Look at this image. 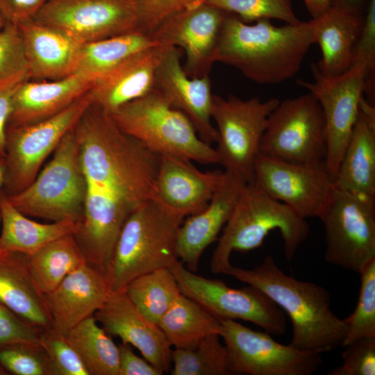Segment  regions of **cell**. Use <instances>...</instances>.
Here are the masks:
<instances>
[{
	"mask_svg": "<svg viewBox=\"0 0 375 375\" xmlns=\"http://www.w3.org/2000/svg\"><path fill=\"white\" fill-rule=\"evenodd\" d=\"M88 182L112 187L138 204L156 199L160 156L90 104L73 128Z\"/></svg>",
	"mask_w": 375,
	"mask_h": 375,
	"instance_id": "obj_1",
	"label": "cell"
},
{
	"mask_svg": "<svg viewBox=\"0 0 375 375\" xmlns=\"http://www.w3.org/2000/svg\"><path fill=\"white\" fill-rule=\"evenodd\" d=\"M313 44L311 21L276 26L269 19L251 24L227 13L215 59L256 83L278 84L299 72Z\"/></svg>",
	"mask_w": 375,
	"mask_h": 375,
	"instance_id": "obj_2",
	"label": "cell"
},
{
	"mask_svg": "<svg viewBox=\"0 0 375 375\" xmlns=\"http://www.w3.org/2000/svg\"><path fill=\"white\" fill-rule=\"evenodd\" d=\"M223 274L261 290L288 315L290 346L322 353L342 345L347 326L331 310V295L324 287L287 275L272 256L253 269L230 265Z\"/></svg>",
	"mask_w": 375,
	"mask_h": 375,
	"instance_id": "obj_3",
	"label": "cell"
},
{
	"mask_svg": "<svg viewBox=\"0 0 375 375\" xmlns=\"http://www.w3.org/2000/svg\"><path fill=\"white\" fill-rule=\"evenodd\" d=\"M274 230L281 233L288 260L292 259L310 231L306 219L269 196L253 182L248 183L218 238L210 260L211 272L223 274L231 265L232 252L258 248Z\"/></svg>",
	"mask_w": 375,
	"mask_h": 375,
	"instance_id": "obj_4",
	"label": "cell"
},
{
	"mask_svg": "<svg viewBox=\"0 0 375 375\" xmlns=\"http://www.w3.org/2000/svg\"><path fill=\"white\" fill-rule=\"evenodd\" d=\"M183 220L156 199L135 210L114 250L107 275L110 292L124 290L134 278L179 261L177 239Z\"/></svg>",
	"mask_w": 375,
	"mask_h": 375,
	"instance_id": "obj_5",
	"label": "cell"
},
{
	"mask_svg": "<svg viewBox=\"0 0 375 375\" xmlns=\"http://www.w3.org/2000/svg\"><path fill=\"white\" fill-rule=\"evenodd\" d=\"M109 115L120 130L158 156H174L206 165L219 163L216 149L155 89Z\"/></svg>",
	"mask_w": 375,
	"mask_h": 375,
	"instance_id": "obj_6",
	"label": "cell"
},
{
	"mask_svg": "<svg viewBox=\"0 0 375 375\" xmlns=\"http://www.w3.org/2000/svg\"><path fill=\"white\" fill-rule=\"evenodd\" d=\"M88 183L73 129L67 133L34 180L8 201L26 216L50 222L78 224L83 213Z\"/></svg>",
	"mask_w": 375,
	"mask_h": 375,
	"instance_id": "obj_7",
	"label": "cell"
},
{
	"mask_svg": "<svg viewBox=\"0 0 375 375\" xmlns=\"http://www.w3.org/2000/svg\"><path fill=\"white\" fill-rule=\"evenodd\" d=\"M317 217L327 262L360 274L375 259V199L334 187Z\"/></svg>",
	"mask_w": 375,
	"mask_h": 375,
	"instance_id": "obj_8",
	"label": "cell"
},
{
	"mask_svg": "<svg viewBox=\"0 0 375 375\" xmlns=\"http://www.w3.org/2000/svg\"><path fill=\"white\" fill-rule=\"evenodd\" d=\"M92 103L90 91L59 113L46 119L21 126H7L5 171L1 191L11 196L34 180L46 159L65 135L73 129Z\"/></svg>",
	"mask_w": 375,
	"mask_h": 375,
	"instance_id": "obj_9",
	"label": "cell"
},
{
	"mask_svg": "<svg viewBox=\"0 0 375 375\" xmlns=\"http://www.w3.org/2000/svg\"><path fill=\"white\" fill-rule=\"evenodd\" d=\"M322 107L310 92L279 101L270 113L259 153L295 164H318L326 156Z\"/></svg>",
	"mask_w": 375,
	"mask_h": 375,
	"instance_id": "obj_10",
	"label": "cell"
},
{
	"mask_svg": "<svg viewBox=\"0 0 375 375\" xmlns=\"http://www.w3.org/2000/svg\"><path fill=\"white\" fill-rule=\"evenodd\" d=\"M279 101L274 97L243 100L232 94L226 98L214 94L211 114L218 133L215 149L225 171L253 182L254 164L268 118Z\"/></svg>",
	"mask_w": 375,
	"mask_h": 375,
	"instance_id": "obj_11",
	"label": "cell"
},
{
	"mask_svg": "<svg viewBox=\"0 0 375 375\" xmlns=\"http://www.w3.org/2000/svg\"><path fill=\"white\" fill-rule=\"evenodd\" d=\"M181 293L219 319L249 322L269 334L286 330L284 312L264 292L249 286L235 289L224 281L207 278L188 269L179 260L171 268Z\"/></svg>",
	"mask_w": 375,
	"mask_h": 375,
	"instance_id": "obj_12",
	"label": "cell"
},
{
	"mask_svg": "<svg viewBox=\"0 0 375 375\" xmlns=\"http://www.w3.org/2000/svg\"><path fill=\"white\" fill-rule=\"evenodd\" d=\"M311 71L312 82L298 79L297 83L307 89L322 107L327 146L325 164L334 180L364 99L367 70L365 64L355 62L335 76L323 74L315 63Z\"/></svg>",
	"mask_w": 375,
	"mask_h": 375,
	"instance_id": "obj_13",
	"label": "cell"
},
{
	"mask_svg": "<svg viewBox=\"0 0 375 375\" xmlns=\"http://www.w3.org/2000/svg\"><path fill=\"white\" fill-rule=\"evenodd\" d=\"M219 320L233 374L311 375L322 364V353L282 344L235 320Z\"/></svg>",
	"mask_w": 375,
	"mask_h": 375,
	"instance_id": "obj_14",
	"label": "cell"
},
{
	"mask_svg": "<svg viewBox=\"0 0 375 375\" xmlns=\"http://www.w3.org/2000/svg\"><path fill=\"white\" fill-rule=\"evenodd\" d=\"M34 20L82 44L140 31L136 0H49Z\"/></svg>",
	"mask_w": 375,
	"mask_h": 375,
	"instance_id": "obj_15",
	"label": "cell"
},
{
	"mask_svg": "<svg viewBox=\"0 0 375 375\" xmlns=\"http://www.w3.org/2000/svg\"><path fill=\"white\" fill-rule=\"evenodd\" d=\"M253 182L301 217H317L334 188L325 162L295 164L258 154Z\"/></svg>",
	"mask_w": 375,
	"mask_h": 375,
	"instance_id": "obj_16",
	"label": "cell"
},
{
	"mask_svg": "<svg viewBox=\"0 0 375 375\" xmlns=\"http://www.w3.org/2000/svg\"><path fill=\"white\" fill-rule=\"evenodd\" d=\"M226 14L203 1L167 18L151 37L160 45L183 50V67L190 77L210 76Z\"/></svg>",
	"mask_w": 375,
	"mask_h": 375,
	"instance_id": "obj_17",
	"label": "cell"
},
{
	"mask_svg": "<svg viewBox=\"0 0 375 375\" xmlns=\"http://www.w3.org/2000/svg\"><path fill=\"white\" fill-rule=\"evenodd\" d=\"M181 49L164 47L157 66L155 89L174 108L181 112L206 143L217 142L212 123L213 96L210 76L190 77L181 63Z\"/></svg>",
	"mask_w": 375,
	"mask_h": 375,
	"instance_id": "obj_18",
	"label": "cell"
},
{
	"mask_svg": "<svg viewBox=\"0 0 375 375\" xmlns=\"http://www.w3.org/2000/svg\"><path fill=\"white\" fill-rule=\"evenodd\" d=\"M94 316L109 335L135 347L162 374L170 372L172 346L159 326L140 312L124 290L110 292Z\"/></svg>",
	"mask_w": 375,
	"mask_h": 375,
	"instance_id": "obj_19",
	"label": "cell"
},
{
	"mask_svg": "<svg viewBox=\"0 0 375 375\" xmlns=\"http://www.w3.org/2000/svg\"><path fill=\"white\" fill-rule=\"evenodd\" d=\"M132 212L119 201L88 184L83 217L73 234L85 262L108 275L118 238Z\"/></svg>",
	"mask_w": 375,
	"mask_h": 375,
	"instance_id": "obj_20",
	"label": "cell"
},
{
	"mask_svg": "<svg viewBox=\"0 0 375 375\" xmlns=\"http://www.w3.org/2000/svg\"><path fill=\"white\" fill-rule=\"evenodd\" d=\"M248 183L241 176L224 171L208 206L183 222L178 233L177 254L188 269L197 271L202 253L217 239Z\"/></svg>",
	"mask_w": 375,
	"mask_h": 375,
	"instance_id": "obj_21",
	"label": "cell"
},
{
	"mask_svg": "<svg viewBox=\"0 0 375 375\" xmlns=\"http://www.w3.org/2000/svg\"><path fill=\"white\" fill-rule=\"evenodd\" d=\"M224 174L219 170L201 172L183 158L160 156L156 200L184 218L194 215L208 206Z\"/></svg>",
	"mask_w": 375,
	"mask_h": 375,
	"instance_id": "obj_22",
	"label": "cell"
},
{
	"mask_svg": "<svg viewBox=\"0 0 375 375\" xmlns=\"http://www.w3.org/2000/svg\"><path fill=\"white\" fill-rule=\"evenodd\" d=\"M110 292L107 275L85 262L44 294L53 326L66 336L103 306Z\"/></svg>",
	"mask_w": 375,
	"mask_h": 375,
	"instance_id": "obj_23",
	"label": "cell"
},
{
	"mask_svg": "<svg viewBox=\"0 0 375 375\" xmlns=\"http://www.w3.org/2000/svg\"><path fill=\"white\" fill-rule=\"evenodd\" d=\"M93 85L78 72L58 80H27L13 92L8 124L27 125L49 118L87 94Z\"/></svg>",
	"mask_w": 375,
	"mask_h": 375,
	"instance_id": "obj_24",
	"label": "cell"
},
{
	"mask_svg": "<svg viewBox=\"0 0 375 375\" xmlns=\"http://www.w3.org/2000/svg\"><path fill=\"white\" fill-rule=\"evenodd\" d=\"M17 27L31 80H58L76 72L84 44L34 19Z\"/></svg>",
	"mask_w": 375,
	"mask_h": 375,
	"instance_id": "obj_25",
	"label": "cell"
},
{
	"mask_svg": "<svg viewBox=\"0 0 375 375\" xmlns=\"http://www.w3.org/2000/svg\"><path fill=\"white\" fill-rule=\"evenodd\" d=\"M163 49L158 44L139 51L97 80L90 90L92 104L110 113L151 91Z\"/></svg>",
	"mask_w": 375,
	"mask_h": 375,
	"instance_id": "obj_26",
	"label": "cell"
},
{
	"mask_svg": "<svg viewBox=\"0 0 375 375\" xmlns=\"http://www.w3.org/2000/svg\"><path fill=\"white\" fill-rule=\"evenodd\" d=\"M334 187L375 199V108L365 98L341 158Z\"/></svg>",
	"mask_w": 375,
	"mask_h": 375,
	"instance_id": "obj_27",
	"label": "cell"
},
{
	"mask_svg": "<svg viewBox=\"0 0 375 375\" xmlns=\"http://www.w3.org/2000/svg\"><path fill=\"white\" fill-rule=\"evenodd\" d=\"M0 302L38 329L53 326L44 294L32 278L28 255L1 247Z\"/></svg>",
	"mask_w": 375,
	"mask_h": 375,
	"instance_id": "obj_28",
	"label": "cell"
},
{
	"mask_svg": "<svg viewBox=\"0 0 375 375\" xmlns=\"http://www.w3.org/2000/svg\"><path fill=\"white\" fill-rule=\"evenodd\" d=\"M310 21L315 43L319 46L322 53V58L317 64L319 72L335 76L348 70L353 63L364 14L329 6L320 16Z\"/></svg>",
	"mask_w": 375,
	"mask_h": 375,
	"instance_id": "obj_29",
	"label": "cell"
},
{
	"mask_svg": "<svg viewBox=\"0 0 375 375\" xmlns=\"http://www.w3.org/2000/svg\"><path fill=\"white\" fill-rule=\"evenodd\" d=\"M0 247L31 255L49 242L74 234L78 224L72 222L40 223L15 208L0 191Z\"/></svg>",
	"mask_w": 375,
	"mask_h": 375,
	"instance_id": "obj_30",
	"label": "cell"
},
{
	"mask_svg": "<svg viewBox=\"0 0 375 375\" xmlns=\"http://www.w3.org/2000/svg\"><path fill=\"white\" fill-rule=\"evenodd\" d=\"M158 325L174 348L192 347L208 335H220L222 331L219 319L183 294L176 298Z\"/></svg>",
	"mask_w": 375,
	"mask_h": 375,
	"instance_id": "obj_31",
	"label": "cell"
},
{
	"mask_svg": "<svg viewBox=\"0 0 375 375\" xmlns=\"http://www.w3.org/2000/svg\"><path fill=\"white\" fill-rule=\"evenodd\" d=\"M158 44L141 31L85 43L76 72L85 74L94 83L133 55Z\"/></svg>",
	"mask_w": 375,
	"mask_h": 375,
	"instance_id": "obj_32",
	"label": "cell"
},
{
	"mask_svg": "<svg viewBox=\"0 0 375 375\" xmlns=\"http://www.w3.org/2000/svg\"><path fill=\"white\" fill-rule=\"evenodd\" d=\"M28 261L32 278L43 294L85 262L73 234L49 242L28 256Z\"/></svg>",
	"mask_w": 375,
	"mask_h": 375,
	"instance_id": "obj_33",
	"label": "cell"
},
{
	"mask_svg": "<svg viewBox=\"0 0 375 375\" xmlns=\"http://www.w3.org/2000/svg\"><path fill=\"white\" fill-rule=\"evenodd\" d=\"M90 375H119V347L94 315L66 335Z\"/></svg>",
	"mask_w": 375,
	"mask_h": 375,
	"instance_id": "obj_34",
	"label": "cell"
},
{
	"mask_svg": "<svg viewBox=\"0 0 375 375\" xmlns=\"http://www.w3.org/2000/svg\"><path fill=\"white\" fill-rule=\"evenodd\" d=\"M124 291L140 312L157 324L182 294L170 268L142 274L132 280Z\"/></svg>",
	"mask_w": 375,
	"mask_h": 375,
	"instance_id": "obj_35",
	"label": "cell"
},
{
	"mask_svg": "<svg viewBox=\"0 0 375 375\" xmlns=\"http://www.w3.org/2000/svg\"><path fill=\"white\" fill-rule=\"evenodd\" d=\"M220 335L212 334L189 348H174L172 353V375L233 374L227 349Z\"/></svg>",
	"mask_w": 375,
	"mask_h": 375,
	"instance_id": "obj_36",
	"label": "cell"
},
{
	"mask_svg": "<svg viewBox=\"0 0 375 375\" xmlns=\"http://www.w3.org/2000/svg\"><path fill=\"white\" fill-rule=\"evenodd\" d=\"M31 79L22 40L17 26L0 29V93Z\"/></svg>",
	"mask_w": 375,
	"mask_h": 375,
	"instance_id": "obj_37",
	"label": "cell"
},
{
	"mask_svg": "<svg viewBox=\"0 0 375 375\" xmlns=\"http://www.w3.org/2000/svg\"><path fill=\"white\" fill-rule=\"evenodd\" d=\"M359 274L358 300L353 312L344 319L347 331L342 347L360 338L375 336V259Z\"/></svg>",
	"mask_w": 375,
	"mask_h": 375,
	"instance_id": "obj_38",
	"label": "cell"
},
{
	"mask_svg": "<svg viewBox=\"0 0 375 375\" xmlns=\"http://www.w3.org/2000/svg\"><path fill=\"white\" fill-rule=\"evenodd\" d=\"M208 3L247 23L260 19H278L286 24H297L291 0H205Z\"/></svg>",
	"mask_w": 375,
	"mask_h": 375,
	"instance_id": "obj_39",
	"label": "cell"
},
{
	"mask_svg": "<svg viewBox=\"0 0 375 375\" xmlns=\"http://www.w3.org/2000/svg\"><path fill=\"white\" fill-rule=\"evenodd\" d=\"M0 365L8 374L56 375L40 345L12 343L0 347Z\"/></svg>",
	"mask_w": 375,
	"mask_h": 375,
	"instance_id": "obj_40",
	"label": "cell"
},
{
	"mask_svg": "<svg viewBox=\"0 0 375 375\" xmlns=\"http://www.w3.org/2000/svg\"><path fill=\"white\" fill-rule=\"evenodd\" d=\"M39 342L47 355L56 375H90L66 336L53 326L40 330Z\"/></svg>",
	"mask_w": 375,
	"mask_h": 375,
	"instance_id": "obj_41",
	"label": "cell"
},
{
	"mask_svg": "<svg viewBox=\"0 0 375 375\" xmlns=\"http://www.w3.org/2000/svg\"><path fill=\"white\" fill-rule=\"evenodd\" d=\"M344 347L342 364L328 375L375 374V336L360 338Z\"/></svg>",
	"mask_w": 375,
	"mask_h": 375,
	"instance_id": "obj_42",
	"label": "cell"
},
{
	"mask_svg": "<svg viewBox=\"0 0 375 375\" xmlns=\"http://www.w3.org/2000/svg\"><path fill=\"white\" fill-rule=\"evenodd\" d=\"M355 62L363 63L367 67L365 92L372 102V99L374 100L375 0H369L365 8L361 33L353 51V63Z\"/></svg>",
	"mask_w": 375,
	"mask_h": 375,
	"instance_id": "obj_43",
	"label": "cell"
},
{
	"mask_svg": "<svg viewBox=\"0 0 375 375\" xmlns=\"http://www.w3.org/2000/svg\"><path fill=\"white\" fill-rule=\"evenodd\" d=\"M140 31L149 35L167 18L205 0H136Z\"/></svg>",
	"mask_w": 375,
	"mask_h": 375,
	"instance_id": "obj_44",
	"label": "cell"
},
{
	"mask_svg": "<svg viewBox=\"0 0 375 375\" xmlns=\"http://www.w3.org/2000/svg\"><path fill=\"white\" fill-rule=\"evenodd\" d=\"M40 330L23 320L0 302V347L12 343L40 345Z\"/></svg>",
	"mask_w": 375,
	"mask_h": 375,
	"instance_id": "obj_45",
	"label": "cell"
},
{
	"mask_svg": "<svg viewBox=\"0 0 375 375\" xmlns=\"http://www.w3.org/2000/svg\"><path fill=\"white\" fill-rule=\"evenodd\" d=\"M49 0H0V15L6 24L18 26L33 20Z\"/></svg>",
	"mask_w": 375,
	"mask_h": 375,
	"instance_id": "obj_46",
	"label": "cell"
},
{
	"mask_svg": "<svg viewBox=\"0 0 375 375\" xmlns=\"http://www.w3.org/2000/svg\"><path fill=\"white\" fill-rule=\"evenodd\" d=\"M119 347V375H162L145 358L136 355L132 346L121 342Z\"/></svg>",
	"mask_w": 375,
	"mask_h": 375,
	"instance_id": "obj_47",
	"label": "cell"
},
{
	"mask_svg": "<svg viewBox=\"0 0 375 375\" xmlns=\"http://www.w3.org/2000/svg\"><path fill=\"white\" fill-rule=\"evenodd\" d=\"M16 88L0 93V156H4L5 154L6 133L11 109V99Z\"/></svg>",
	"mask_w": 375,
	"mask_h": 375,
	"instance_id": "obj_48",
	"label": "cell"
},
{
	"mask_svg": "<svg viewBox=\"0 0 375 375\" xmlns=\"http://www.w3.org/2000/svg\"><path fill=\"white\" fill-rule=\"evenodd\" d=\"M367 3V0H329L330 6L361 15L365 13Z\"/></svg>",
	"mask_w": 375,
	"mask_h": 375,
	"instance_id": "obj_49",
	"label": "cell"
},
{
	"mask_svg": "<svg viewBox=\"0 0 375 375\" xmlns=\"http://www.w3.org/2000/svg\"><path fill=\"white\" fill-rule=\"evenodd\" d=\"M312 19H315L324 13L330 6L329 0H303Z\"/></svg>",
	"mask_w": 375,
	"mask_h": 375,
	"instance_id": "obj_50",
	"label": "cell"
},
{
	"mask_svg": "<svg viewBox=\"0 0 375 375\" xmlns=\"http://www.w3.org/2000/svg\"><path fill=\"white\" fill-rule=\"evenodd\" d=\"M5 162L3 156H0V191L3 187L4 180Z\"/></svg>",
	"mask_w": 375,
	"mask_h": 375,
	"instance_id": "obj_51",
	"label": "cell"
},
{
	"mask_svg": "<svg viewBox=\"0 0 375 375\" xmlns=\"http://www.w3.org/2000/svg\"><path fill=\"white\" fill-rule=\"evenodd\" d=\"M6 22L4 21V19L0 15V29L3 28L6 26Z\"/></svg>",
	"mask_w": 375,
	"mask_h": 375,
	"instance_id": "obj_52",
	"label": "cell"
},
{
	"mask_svg": "<svg viewBox=\"0 0 375 375\" xmlns=\"http://www.w3.org/2000/svg\"><path fill=\"white\" fill-rule=\"evenodd\" d=\"M8 374L6 371L0 365V375H7Z\"/></svg>",
	"mask_w": 375,
	"mask_h": 375,
	"instance_id": "obj_53",
	"label": "cell"
},
{
	"mask_svg": "<svg viewBox=\"0 0 375 375\" xmlns=\"http://www.w3.org/2000/svg\"><path fill=\"white\" fill-rule=\"evenodd\" d=\"M0 226H1V212H0Z\"/></svg>",
	"mask_w": 375,
	"mask_h": 375,
	"instance_id": "obj_54",
	"label": "cell"
}]
</instances>
